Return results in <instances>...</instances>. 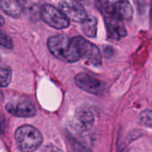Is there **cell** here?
<instances>
[{
    "mask_svg": "<svg viewBox=\"0 0 152 152\" xmlns=\"http://www.w3.org/2000/svg\"><path fill=\"white\" fill-rule=\"evenodd\" d=\"M94 115L88 110H82L77 113L74 118V126L79 131H86L90 129L94 124Z\"/></svg>",
    "mask_w": 152,
    "mask_h": 152,
    "instance_id": "obj_9",
    "label": "cell"
},
{
    "mask_svg": "<svg viewBox=\"0 0 152 152\" xmlns=\"http://www.w3.org/2000/svg\"><path fill=\"white\" fill-rule=\"evenodd\" d=\"M75 82L82 90L95 95H102L107 91V86L104 82L86 73L77 74Z\"/></svg>",
    "mask_w": 152,
    "mask_h": 152,
    "instance_id": "obj_6",
    "label": "cell"
},
{
    "mask_svg": "<svg viewBox=\"0 0 152 152\" xmlns=\"http://www.w3.org/2000/svg\"><path fill=\"white\" fill-rule=\"evenodd\" d=\"M151 25L152 28V1L151 4Z\"/></svg>",
    "mask_w": 152,
    "mask_h": 152,
    "instance_id": "obj_18",
    "label": "cell"
},
{
    "mask_svg": "<svg viewBox=\"0 0 152 152\" xmlns=\"http://www.w3.org/2000/svg\"><path fill=\"white\" fill-rule=\"evenodd\" d=\"M0 7L6 14L12 17H18L22 11L18 0H0Z\"/></svg>",
    "mask_w": 152,
    "mask_h": 152,
    "instance_id": "obj_11",
    "label": "cell"
},
{
    "mask_svg": "<svg viewBox=\"0 0 152 152\" xmlns=\"http://www.w3.org/2000/svg\"><path fill=\"white\" fill-rule=\"evenodd\" d=\"M5 108L10 114L19 118H31L37 113L31 101L24 97L12 99L5 105Z\"/></svg>",
    "mask_w": 152,
    "mask_h": 152,
    "instance_id": "obj_7",
    "label": "cell"
},
{
    "mask_svg": "<svg viewBox=\"0 0 152 152\" xmlns=\"http://www.w3.org/2000/svg\"><path fill=\"white\" fill-rule=\"evenodd\" d=\"M0 45L9 49L12 48V41L11 37L3 32H0Z\"/></svg>",
    "mask_w": 152,
    "mask_h": 152,
    "instance_id": "obj_16",
    "label": "cell"
},
{
    "mask_svg": "<svg viewBox=\"0 0 152 152\" xmlns=\"http://www.w3.org/2000/svg\"><path fill=\"white\" fill-rule=\"evenodd\" d=\"M72 40L77 48L81 58L86 59L94 66H99L102 64V54L96 45L82 37H73Z\"/></svg>",
    "mask_w": 152,
    "mask_h": 152,
    "instance_id": "obj_5",
    "label": "cell"
},
{
    "mask_svg": "<svg viewBox=\"0 0 152 152\" xmlns=\"http://www.w3.org/2000/svg\"><path fill=\"white\" fill-rule=\"evenodd\" d=\"M82 29L87 37H94L97 31V20L94 16H87L86 19L82 21Z\"/></svg>",
    "mask_w": 152,
    "mask_h": 152,
    "instance_id": "obj_12",
    "label": "cell"
},
{
    "mask_svg": "<svg viewBox=\"0 0 152 152\" xmlns=\"http://www.w3.org/2000/svg\"><path fill=\"white\" fill-rule=\"evenodd\" d=\"M12 80L11 69L0 61V86H7Z\"/></svg>",
    "mask_w": 152,
    "mask_h": 152,
    "instance_id": "obj_13",
    "label": "cell"
},
{
    "mask_svg": "<svg viewBox=\"0 0 152 152\" xmlns=\"http://www.w3.org/2000/svg\"><path fill=\"white\" fill-rule=\"evenodd\" d=\"M20 6L22 7V10L27 11H32L36 9L38 5L39 0H18Z\"/></svg>",
    "mask_w": 152,
    "mask_h": 152,
    "instance_id": "obj_14",
    "label": "cell"
},
{
    "mask_svg": "<svg viewBox=\"0 0 152 152\" xmlns=\"http://www.w3.org/2000/svg\"><path fill=\"white\" fill-rule=\"evenodd\" d=\"M4 18L0 15V27H2V26L4 25Z\"/></svg>",
    "mask_w": 152,
    "mask_h": 152,
    "instance_id": "obj_17",
    "label": "cell"
},
{
    "mask_svg": "<svg viewBox=\"0 0 152 152\" xmlns=\"http://www.w3.org/2000/svg\"><path fill=\"white\" fill-rule=\"evenodd\" d=\"M17 147L21 151H34L43 142L41 133L34 126L25 125L19 127L14 134Z\"/></svg>",
    "mask_w": 152,
    "mask_h": 152,
    "instance_id": "obj_2",
    "label": "cell"
},
{
    "mask_svg": "<svg viewBox=\"0 0 152 152\" xmlns=\"http://www.w3.org/2000/svg\"><path fill=\"white\" fill-rule=\"evenodd\" d=\"M60 9L69 20L76 22H82L87 17L85 7L77 0H61Z\"/></svg>",
    "mask_w": 152,
    "mask_h": 152,
    "instance_id": "obj_8",
    "label": "cell"
},
{
    "mask_svg": "<svg viewBox=\"0 0 152 152\" xmlns=\"http://www.w3.org/2000/svg\"><path fill=\"white\" fill-rule=\"evenodd\" d=\"M110 6L113 12L121 20H130L133 17V8L129 0H113Z\"/></svg>",
    "mask_w": 152,
    "mask_h": 152,
    "instance_id": "obj_10",
    "label": "cell"
},
{
    "mask_svg": "<svg viewBox=\"0 0 152 152\" xmlns=\"http://www.w3.org/2000/svg\"><path fill=\"white\" fill-rule=\"evenodd\" d=\"M50 53L61 61L75 62L81 59V55L73 42L68 36L60 34L50 37L47 41Z\"/></svg>",
    "mask_w": 152,
    "mask_h": 152,
    "instance_id": "obj_1",
    "label": "cell"
},
{
    "mask_svg": "<svg viewBox=\"0 0 152 152\" xmlns=\"http://www.w3.org/2000/svg\"><path fill=\"white\" fill-rule=\"evenodd\" d=\"M101 4V9L105 18L109 36L114 39H119L125 37L126 35V29L122 23V20L113 12L111 6L106 4V2H102Z\"/></svg>",
    "mask_w": 152,
    "mask_h": 152,
    "instance_id": "obj_3",
    "label": "cell"
},
{
    "mask_svg": "<svg viewBox=\"0 0 152 152\" xmlns=\"http://www.w3.org/2000/svg\"><path fill=\"white\" fill-rule=\"evenodd\" d=\"M140 120L142 123V125L152 128V110H147L142 112L140 116Z\"/></svg>",
    "mask_w": 152,
    "mask_h": 152,
    "instance_id": "obj_15",
    "label": "cell"
},
{
    "mask_svg": "<svg viewBox=\"0 0 152 152\" xmlns=\"http://www.w3.org/2000/svg\"><path fill=\"white\" fill-rule=\"evenodd\" d=\"M40 15L45 23L54 28L62 29L69 26V20L64 13L51 4H44L41 7Z\"/></svg>",
    "mask_w": 152,
    "mask_h": 152,
    "instance_id": "obj_4",
    "label": "cell"
}]
</instances>
